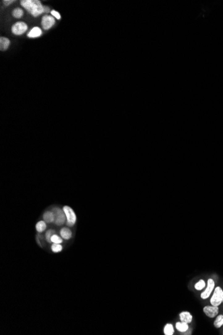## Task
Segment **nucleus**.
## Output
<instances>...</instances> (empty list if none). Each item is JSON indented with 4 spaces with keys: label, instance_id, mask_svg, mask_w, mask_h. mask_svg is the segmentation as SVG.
Instances as JSON below:
<instances>
[{
    "label": "nucleus",
    "instance_id": "f257e3e1",
    "mask_svg": "<svg viewBox=\"0 0 223 335\" xmlns=\"http://www.w3.org/2000/svg\"><path fill=\"white\" fill-rule=\"evenodd\" d=\"M21 5L29 13L33 16L36 17L44 12V8L42 4L38 0H22Z\"/></svg>",
    "mask_w": 223,
    "mask_h": 335
},
{
    "label": "nucleus",
    "instance_id": "f03ea898",
    "mask_svg": "<svg viewBox=\"0 0 223 335\" xmlns=\"http://www.w3.org/2000/svg\"><path fill=\"white\" fill-rule=\"evenodd\" d=\"M223 300V290L220 286H217L214 290L212 296L210 298V303L211 305L215 307H219L222 303Z\"/></svg>",
    "mask_w": 223,
    "mask_h": 335
},
{
    "label": "nucleus",
    "instance_id": "7ed1b4c3",
    "mask_svg": "<svg viewBox=\"0 0 223 335\" xmlns=\"http://www.w3.org/2000/svg\"><path fill=\"white\" fill-rule=\"evenodd\" d=\"M52 212L53 214H54V223L56 224L57 225H61L64 224V222L65 221V220H67L64 210L62 211L59 208H55L53 209Z\"/></svg>",
    "mask_w": 223,
    "mask_h": 335
},
{
    "label": "nucleus",
    "instance_id": "20e7f679",
    "mask_svg": "<svg viewBox=\"0 0 223 335\" xmlns=\"http://www.w3.org/2000/svg\"><path fill=\"white\" fill-rule=\"evenodd\" d=\"M63 210L66 216L67 225L69 226L74 225L76 221V216L73 209L68 206H64Z\"/></svg>",
    "mask_w": 223,
    "mask_h": 335
},
{
    "label": "nucleus",
    "instance_id": "39448f33",
    "mask_svg": "<svg viewBox=\"0 0 223 335\" xmlns=\"http://www.w3.org/2000/svg\"><path fill=\"white\" fill-rule=\"evenodd\" d=\"M214 286H215V283L214 281L212 278H209L207 282V286H206V289L204 292H202L200 294V298L202 299L206 300L211 294L212 291L214 290Z\"/></svg>",
    "mask_w": 223,
    "mask_h": 335
},
{
    "label": "nucleus",
    "instance_id": "423d86ee",
    "mask_svg": "<svg viewBox=\"0 0 223 335\" xmlns=\"http://www.w3.org/2000/svg\"><path fill=\"white\" fill-rule=\"evenodd\" d=\"M203 312L208 317L212 318L216 317L218 312H219V308L218 307H215V306H206L203 308Z\"/></svg>",
    "mask_w": 223,
    "mask_h": 335
},
{
    "label": "nucleus",
    "instance_id": "0eeeda50",
    "mask_svg": "<svg viewBox=\"0 0 223 335\" xmlns=\"http://www.w3.org/2000/svg\"><path fill=\"white\" fill-rule=\"evenodd\" d=\"M27 26L23 22H17L12 26V32L15 35H22L27 30Z\"/></svg>",
    "mask_w": 223,
    "mask_h": 335
},
{
    "label": "nucleus",
    "instance_id": "6e6552de",
    "mask_svg": "<svg viewBox=\"0 0 223 335\" xmlns=\"http://www.w3.org/2000/svg\"><path fill=\"white\" fill-rule=\"evenodd\" d=\"M55 24V19L53 18V17L50 15H45L42 18V27L45 30H48L50 28H52Z\"/></svg>",
    "mask_w": 223,
    "mask_h": 335
},
{
    "label": "nucleus",
    "instance_id": "1a4fd4ad",
    "mask_svg": "<svg viewBox=\"0 0 223 335\" xmlns=\"http://www.w3.org/2000/svg\"><path fill=\"white\" fill-rule=\"evenodd\" d=\"M180 320L181 322L190 324L192 321V315L188 311H183L179 314Z\"/></svg>",
    "mask_w": 223,
    "mask_h": 335
},
{
    "label": "nucleus",
    "instance_id": "9d476101",
    "mask_svg": "<svg viewBox=\"0 0 223 335\" xmlns=\"http://www.w3.org/2000/svg\"><path fill=\"white\" fill-rule=\"evenodd\" d=\"M175 327L176 330L180 333H186L187 331H188L189 329L188 324L185 323V322H181V321L176 322Z\"/></svg>",
    "mask_w": 223,
    "mask_h": 335
},
{
    "label": "nucleus",
    "instance_id": "9b49d317",
    "mask_svg": "<svg viewBox=\"0 0 223 335\" xmlns=\"http://www.w3.org/2000/svg\"><path fill=\"white\" fill-rule=\"evenodd\" d=\"M42 34V32L41 30V29L38 27H35L32 28V30L28 33L27 36L30 38H37L39 37Z\"/></svg>",
    "mask_w": 223,
    "mask_h": 335
},
{
    "label": "nucleus",
    "instance_id": "f8f14e48",
    "mask_svg": "<svg viewBox=\"0 0 223 335\" xmlns=\"http://www.w3.org/2000/svg\"><path fill=\"white\" fill-rule=\"evenodd\" d=\"M10 44V40H8L7 38H5V37H2V38H0V49H1V50H6L8 47H9Z\"/></svg>",
    "mask_w": 223,
    "mask_h": 335
},
{
    "label": "nucleus",
    "instance_id": "ddd939ff",
    "mask_svg": "<svg viewBox=\"0 0 223 335\" xmlns=\"http://www.w3.org/2000/svg\"><path fill=\"white\" fill-rule=\"evenodd\" d=\"M61 238L65 239H69L72 237V231L68 227H64L60 231Z\"/></svg>",
    "mask_w": 223,
    "mask_h": 335
},
{
    "label": "nucleus",
    "instance_id": "4468645a",
    "mask_svg": "<svg viewBox=\"0 0 223 335\" xmlns=\"http://www.w3.org/2000/svg\"><path fill=\"white\" fill-rule=\"evenodd\" d=\"M43 217H44V221H45V222H47V223L54 222L55 217H54V214H53V212H45L44 214Z\"/></svg>",
    "mask_w": 223,
    "mask_h": 335
},
{
    "label": "nucleus",
    "instance_id": "2eb2a0df",
    "mask_svg": "<svg viewBox=\"0 0 223 335\" xmlns=\"http://www.w3.org/2000/svg\"><path fill=\"white\" fill-rule=\"evenodd\" d=\"M163 331L165 335H172L175 333L174 326L170 323H167L164 326Z\"/></svg>",
    "mask_w": 223,
    "mask_h": 335
},
{
    "label": "nucleus",
    "instance_id": "dca6fc26",
    "mask_svg": "<svg viewBox=\"0 0 223 335\" xmlns=\"http://www.w3.org/2000/svg\"><path fill=\"white\" fill-rule=\"evenodd\" d=\"M222 325H223V315L222 314L217 315L215 320L214 321V326H215L217 329H219Z\"/></svg>",
    "mask_w": 223,
    "mask_h": 335
},
{
    "label": "nucleus",
    "instance_id": "f3484780",
    "mask_svg": "<svg viewBox=\"0 0 223 335\" xmlns=\"http://www.w3.org/2000/svg\"><path fill=\"white\" fill-rule=\"evenodd\" d=\"M206 286V282H205V281H204V280L201 279V280H200L199 281V282H196V283L195 284V288L196 289V290L200 291V290H203V289H204Z\"/></svg>",
    "mask_w": 223,
    "mask_h": 335
},
{
    "label": "nucleus",
    "instance_id": "a211bd4d",
    "mask_svg": "<svg viewBox=\"0 0 223 335\" xmlns=\"http://www.w3.org/2000/svg\"><path fill=\"white\" fill-rule=\"evenodd\" d=\"M36 228L38 232H42V231H44L45 230V228H46V224H45V222L44 221H40L36 224Z\"/></svg>",
    "mask_w": 223,
    "mask_h": 335
},
{
    "label": "nucleus",
    "instance_id": "6ab92c4d",
    "mask_svg": "<svg viewBox=\"0 0 223 335\" xmlns=\"http://www.w3.org/2000/svg\"><path fill=\"white\" fill-rule=\"evenodd\" d=\"M51 249L53 252L57 253V252H60L62 250V246L60 245V243H53L51 247Z\"/></svg>",
    "mask_w": 223,
    "mask_h": 335
},
{
    "label": "nucleus",
    "instance_id": "aec40b11",
    "mask_svg": "<svg viewBox=\"0 0 223 335\" xmlns=\"http://www.w3.org/2000/svg\"><path fill=\"white\" fill-rule=\"evenodd\" d=\"M23 14V10L20 8H16L13 11V15L16 18H20Z\"/></svg>",
    "mask_w": 223,
    "mask_h": 335
},
{
    "label": "nucleus",
    "instance_id": "412c9836",
    "mask_svg": "<svg viewBox=\"0 0 223 335\" xmlns=\"http://www.w3.org/2000/svg\"><path fill=\"white\" fill-rule=\"evenodd\" d=\"M51 242L55 243H62V239L60 238L58 235H53L51 238Z\"/></svg>",
    "mask_w": 223,
    "mask_h": 335
},
{
    "label": "nucleus",
    "instance_id": "4be33fe9",
    "mask_svg": "<svg viewBox=\"0 0 223 335\" xmlns=\"http://www.w3.org/2000/svg\"><path fill=\"white\" fill-rule=\"evenodd\" d=\"M54 232V231L53 230H48L46 233H45V238H46V239L47 241L48 242H51V238L52 236V234Z\"/></svg>",
    "mask_w": 223,
    "mask_h": 335
},
{
    "label": "nucleus",
    "instance_id": "5701e85b",
    "mask_svg": "<svg viewBox=\"0 0 223 335\" xmlns=\"http://www.w3.org/2000/svg\"><path fill=\"white\" fill-rule=\"evenodd\" d=\"M51 14L53 16H54V17L56 18H57V19H60L61 18V16H60V14L58 13V12L55 11V10H52L51 11Z\"/></svg>",
    "mask_w": 223,
    "mask_h": 335
},
{
    "label": "nucleus",
    "instance_id": "b1692460",
    "mask_svg": "<svg viewBox=\"0 0 223 335\" xmlns=\"http://www.w3.org/2000/svg\"><path fill=\"white\" fill-rule=\"evenodd\" d=\"M14 2V0H5V1L3 2V3L6 6H9V5H10L11 3H13Z\"/></svg>",
    "mask_w": 223,
    "mask_h": 335
},
{
    "label": "nucleus",
    "instance_id": "393cba45",
    "mask_svg": "<svg viewBox=\"0 0 223 335\" xmlns=\"http://www.w3.org/2000/svg\"><path fill=\"white\" fill-rule=\"evenodd\" d=\"M49 11V7H45L44 8V11Z\"/></svg>",
    "mask_w": 223,
    "mask_h": 335
},
{
    "label": "nucleus",
    "instance_id": "a878e982",
    "mask_svg": "<svg viewBox=\"0 0 223 335\" xmlns=\"http://www.w3.org/2000/svg\"><path fill=\"white\" fill-rule=\"evenodd\" d=\"M222 303H223V300H222Z\"/></svg>",
    "mask_w": 223,
    "mask_h": 335
}]
</instances>
